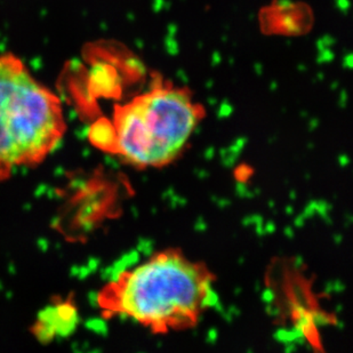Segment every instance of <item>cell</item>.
Returning <instances> with one entry per match:
<instances>
[{
    "mask_svg": "<svg viewBox=\"0 0 353 353\" xmlns=\"http://www.w3.org/2000/svg\"><path fill=\"white\" fill-rule=\"evenodd\" d=\"M206 274L175 254H163L123 274L103 300L109 309L156 328L187 323L210 305Z\"/></svg>",
    "mask_w": 353,
    "mask_h": 353,
    "instance_id": "obj_2",
    "label": "cell"
},
{
    "mask_svg": "<svg viewBox=\"0 0 353 353\" xmlns=\"http://www.w3.org/2000/svg\"><path fill=\"white\" fill-rule=\"evenodd\" d=\"M199 120L187 94L158 88L118 108L114 151L137 166H160L180 154Z\"/></svg>",
    "mask_w": 353,
    "mask_h": 353,
    "instance_id": "obj_3",
    "label": "cell"
},
{
    "mask_svg": "<svg viewBox=\"0 0 353 353\" xmlns=\"http://www.w3.org/2000/svg\"><path fill=\"white\" fill-rule=\"evenodd\" d=\"M90 140L95 145L108 151H114L116 147V130L114 123H97L92 127Z\"/></svg>",
    "mask_w": 353,
    "mask_h": 353,
    "instance_id": "obj_4",
    "label": "cell"
},
{
    "mask_svg": "<svg viewBox=\"0 0 353 353\" xmlns=\"http://www.w3.org/2000/svg\"><path fill=\"white\" fill-rule=\"evenodd\" d=\"M60 100L20 57L0 55V179L43 159L63 135Z\"/></svg>",
    "mask_w": 353,
    "mask_h": 353,
    "instance_id": "obj_1",
    "label": "cell"
}]
</instances>
